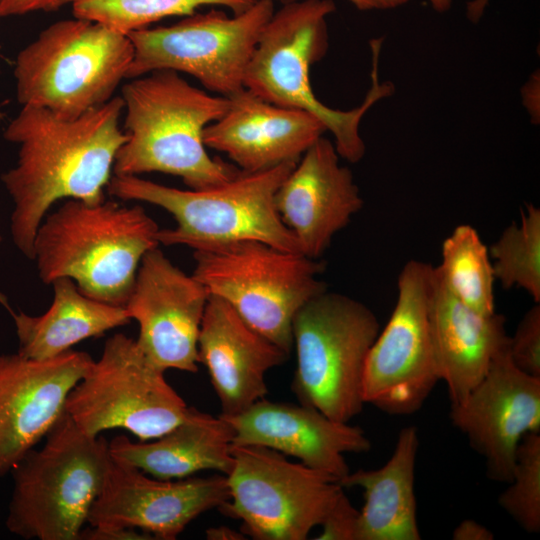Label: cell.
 Returning <instances> with one entry per match:
<instances>
[{"instance_id": "17", "label": "cell", "mask_w": 540, "mask_h": 540, "mask_svg": "<svg viewBox=\"0 0 540 540\" xmlns=\"http://www.w3.org/2000/svg\"><path fill=\"white\" fill-rule=\"evenodd\" d=\"M92 361L73 349L43 360L0 355V477L46 437Z\"/></svg>"}, {"instance_id": "25", "label": "cell", "mask_w": 540, "mask_h": 540, "mask_svg": "<svg viewBox=\"0 0 540 540\" xmlns=\"http://www.w3.org/2000/svg\"><path fill=\"white\" fill-rule=\"evenodd\" d=\"M51 284L53 301L44 314L10 313L18 338L17 353L24 357H56L85 339L102 336L131 321L125 306L86 296L70 278H58Z\"/></svg>"}, {"instance_id": "39", "label": "cell", "mask_w": 540, "mask_h": 540, "mask_svg": "<svg viewBox=\"0 0 540 540\" xmlns=\"http://www.w3.org/2000/svg\"><path fill=\"white\" fill-rule=\"evenodd\" d=\"M2 239L3 238H2V235L0 233V243L2 242ZM0 305L5 307L8 310L9 313L12 311V309H11L9 303H8L7 297L1 291H0Z\"/></svg>"}, {"instance_id": "26", "label": "cell", "mask_w": 540, "mask_h": 540, "mask_svg": "<svg viewBox=\"0 0 540 540\" xmlns=\"http://www.w3.org/2000/svg\"><path fill=\"white\" fill-rule=\"evenodd\" d=\"M437 269L445 286L462 303L484 315L496 312L493 265L474 227L459 225L443 241L442 263Z\"/></svg>"}, {"instance_id": "6", "label": "cell", "mask_w": 540, "mask_h": 540, "mask_svg": "<svg viewBox=\"0 0 540 540\" xmlns=\"http://www.w3.org/2000/svg\"><path fill=\"white\" fill-rule=\"evenodd\" d=\"M11 470L6 528L26 540H79L111 461L109 442L82 432L66 411Z\"/></svg>"}, {"instance_id": "10", "label": "cell", "mask_w": 540, "mask_h": 540, "mask_svg": "<svg viewBox=\"0 0 540 540\" xmlns=\"http://www.w3.org/2000/svg\"><path fill=\"white\" fill-rule=\"evenodd\" d=\"M188 406L136 339L117 333L66 399L65 411L89 436L121 428L140 441L156 439L179 424Z\"/></svg>"}, {"instance_id": "37", "label": "cell", "mask_w": 540, "mask_h": 540, "mask_svg": "<svg viewBox=\"0 0 540 540\" xmlns=\"http://www.w3.org/2000/svg\"><path fill=\"white\" fill-rule=\"evenodd\" d=\"M209 540H244L247 536L242 531H237L227 526L210 527L205 532Z\"/></svg>"}, {"instance_id": "14", "label": "cell", "mask_w": 540, "mask_h": 540, "mask_svg": "<svg viewBox=\"0 0 540 540\" xmlns=\"http://www.w3.org/2000/svg\"><path fill=\"white\" fill-rule=\"evenodd\" d=\"M230 498L227 477L159 479L112 458L87 523L130 528L154 539L174 540L199 515Z\"/></svg>"}, {"instance_id": "38", "label": "cell", "mask_w": 540, "mask_h": 540, "mask_svg": "<svg viewBox=\"0 0 540 540\" xmlns=\"http://www.w3.org/2000/svg\"><path fill=\"white\" fill-rule=\"evenodd\" d=\"M428 2L436 12L443 13L450 9L453 0H428Z\"/></svg>"}, {"instance_id": "20", "label": "cell", "mask_w": 540, "mask_h": 540, "mask_svg": "<svg viewBox=\"0 0 540 540\" xmlns=\"http://www.w3.org/2000/svg\"><path fill=\"white\" fill-rule=\"evenodd\" d=\"M227 98V111L206 126L203 141L206 148L226 154L242 172L298 162L327 131L312 114L269 103L245 88Z\"/></svg>"}, {"instance_id": "13", "label": "cell", "mask_w": 540, "mask_h": 540, "mask_svg": "<svg viewBox=\"0 0 540 540\" xmlns=\"http://www.w3.org/2000/svg\"><path fill=\"white\" fill-rule=\"evenodd\" d=\"M433 270L417 260L404 265L393 312L366 358L363 401L390 415L417 412L439 381L429 327Z\"/></svg>"}, {"instance_id": "12", "label": "cell", "mask_w": 540, "mask_h": 540, "mask_svg": "<svg viewBox=\"0 0 540 540\" xmlns=\"http://www.w3.org/2000/svg\"><path fill=\"white\" fill-rule=\"evenodd\" d=\"M230 498L218 509L256 540H305L344 489L335 477L259 445H234Z\"/></svg>"}, {"instance_id": "2", "label": "cell", "mask_w": 540, "mask_h": 540, "mask_svg": "<svg viewBox=\"0 0 540 540\" xmlns=\"http://www.w3.org/2000/svg\"><path fill=\"white\" fill-rule=\"evenodd\" d=\"M124 132L113 173L159 172L180 177L189 189L224 184L241 171L212 158L203 131L224 115L229 99L190 85L178 72L155 70L123 85Z\"/></svg>"}, {"instance_id": "21", "label": "cell", "mask_w": 540, "mask_h": 540, "mask_svg": "<svg viewBox=\"0 0 540 540\" xmlns=\"http://www.w3.org/2000/svg\"><path fill=\"white\" fill-rule=\"evenodd\" d=\"M288 353L251 328L221 298L210 295L198 338V360L210 376L221 414L248 409L268 393L266 373Z\"/></svg>"}, {"instance_id": "5", "label": "cell", "mask_w": 540, "mask_h": 540, "mask_svg": "<svg viewBox=\"0 0 540 540\" xmlns=\"http://www.w3.org/2000/svg\"><path fill=\"white\" fill-rule=\"evenodd\" d=\"M297 162L246 173L207 189L181 190L139 176L111 177L106 190L122 200H136L161 207L176 221L159 229L164 246L182 245L194 250L216 248L242 241H259L301 253L297 240L280 219L275 194Z\"/></svg>"}, {"instance_id": "34", "label": "cell", "mask_w": 540, "mask_h": 540, "mask_svg": "<svg viewBox=\"0 0 540 540\" xmlns=\"http://www.w3.org/2000/svg\"><path fill=\"white\" fill-rule=\"evenodd\" d=\"M539 74L537 71L533 74L530 79L525 83L521 90V96L523 104L527 111L529 112L531 119L534 123H539L540 118V101H539Z\"/></svg>"}, {"instance_id": "18", "label": "cell", "mask_w": 540, "mask_h": 540, "mask_svg": "<svg viewBox=\"0 0 540 540\" xmlns=\"http://www.w3.org/2000/svg\"><path fill=\"white\" fill-rule=\"evenodd\" d=\"M333 142L321 136L301 156L278 188L276 211L303 255L318 259L334 235L363 207L351 170L342 166Z\"/></svg>"}, {"instance_id": "3", "label": "cell", "mask_w": 540, "mask_h": 540, "mask_svg": "<svg viewBox=\"0 0 540 540\" xmlns=\"http://www.w3.org/2000/svg\"><path fill=\"white\" fill-rule=\"evenodd\" d=\"M159 227L141 206L68 199L39 225L33 259L40 279H72L86 296L125 306Z\"/></svg>"}, {"instance_id": "27", "label": "cell", "mask_w": 540, "mask_h": 540, "mask_svg": "<svg viewBox=\"0 0 540 540\" xmlns=\"http://www.w3.org/2000/svg\"><path fill=\"white\" fill-rule=\"evenodd\" d=\"M258 0H74L73 16L101 23L123 34L149 27L167 17L188 16L202 6L218 5L233 15L243 13Z\"/></svg>"}, {"instance_id": "36", "label": "cell", "mask_w": 540, "mask_h": 540, "mask_svg": "<svg viewBox=\"0 0 540 540\" xmlns=\"http://www.w3.org/2000/svg\"><path fill=\"white\" fill-rule=\"evenodd\" d=\"M360 11L388 10L406 4L410 0H347Z\"/></svg>"}, {"instance_id": "8", "label": "cell", "mask_w": 540, "mask_h": 540, "mask_svg": "<svg viewBox=\"0 0 540 540\" xmlns=\"http://www.w3.org/2000/svg\"><path fill=\"white\" fill-rule=\"evenodd\" d=\"M193 276L227 302L255 331L290 353L292 322L310 299L327 290L325 264L259 241L194 250Z\"/></svg>"}, {"instance_id": "22", "label": "cell", "mask_w": 540, "mask_h": 540, "mask_svg": "<svg viewBox=\"0 0 540 540\" xmlns=\"http://www.w3.org/2000/svg\"><path fill=\"white\" fill-rule=\"evenodd\" d=\"M506 319L481 314L457 299L437 267L429 301V327L438 380L446 384L451 405L462 402L487 373L493 357L509 339Z\"/></svg>"}, {"instance_id": "16", "label": "cell", "mask_w": 540, "mask_h": 540, "mask_svg": "<svg viewBox=\"0 0 540 540\" xmlns=\"http://www.w3.org/2000/svg\"><path fill=\"white\" fill-rule=\"evenodd\" d=\"M449 416L484 458L487 477L508 484L521 439L540 433V378L512 363L507 342L479 384L462 402L451 405Z\"/></svg>"}, {"instance_id": "29", "label": "cell", "mask_w": 540, "mask_h": 540, "mask_svg": "<svg viewBox=\"0 0 540 540\" xmlns=\"http://www.w3.org/2000/svg\"><path fill=\"white\" fill-rule=\"evenodd\" d=\"M498 497L499 506L527 533L540 531V433L521 439L513 476Z\"/></svg>"}, {"instance_id": "24", "label": "cell", "mask_w": 540, "mask_h": 540, "mask_svg": "<svg viewBox=\"0 0 540 540\" xmlns=\"http://www.w3.org/2000/svg\"><path fill=\"white\" fill-rule=\"evenodd\" d=\"M418 430H400L395 449L384 466L349 472L340 485L360 487L365 503L360 511L357 540H420L414 490Z\"/></svg>"}, {"instance_id": "35", "label": "cell", "mask_w": 540, "mask_h": 540, "mask_svg": "<svg viewBox=\"0 0 540 540\" xmlns=\"http://www.w3.org/2000/svg\"><path fill=\"white\" fill-rule=\"evenodd\" d=\"M454 540H492L494 534L486 526L473 519H465L453 530Z\"/></svg>"}, {"instance_id": "15", "label": "cell", "mask_w": 540, "mask_h": 540, "mask_svg": "<svg viewBox=\"0 0 540 540\" xmlns=\"http://www.w3.org/2000/svg\"><path fill=\"white\" fill-rule=\"evenodd\" d=\"M209 296L159 246L144 255L125 309L138 323V346L160 369L197 372L198 338Z\"/></svg>"}, {"instance_id": "9", "label": "cell", "mask_w": 540, "mask_h": 540, "mask_svg": "<svg viewBox=\"0 0 540 540\" xmlns=\"http://www.w3.org/2000/svg\"><path fill=\"white\" fill-rule=\"evenodd\" d=\"M379 332L375 314L349 296L326 290L304 304L292 322L299 403L340 422L357 416L365 404L366 358Z\"/></svg>"}, {"instance_id": "7", "label": "cell", "mask_w": 540, "mask_h": 540, "mask_svg": "<svg viewBox=\"0 0 540 540\" xmlns=\"http://www.w3.org/2000/svg\"><path fill=\"white\" fill-rule=\"evenodd\" d=\"M133 54L127 34L77 17L59 20L17 54V100L77 118L113 97Z\"/></svg>"}, {"instance_id": "11", "label": "cell", "mask_w": 540, "mask_h": 540, "mask_svg": "<svg viewBox=\"0 0 540 540\" xmlns=\"http://www.w3.org/2000/svg\"><path fill=\"white\" fill-rule=\"evenodd\" d=\"M274 2L258 0L243 13L228 16L211 9L172 25L128 34L133 59L127 79L155 70H173L198 80L208 91L230 97L244 88L247 68Z\"/></svg>"}, {"instance_id": "28", "label": "cell", "mask_w": 540, "mask_h": 540, "mask_svg": "<svg viewBox=\"0 0 540 540\" xmlns=\"http://www.w3.org/2000/svg\"><path fill=\"white\" fill-rule=\"evenodd\" d=\"M493 272L503 288L518 286L540 302V209L533 204L521 211V222L511 223L490 247Z\"/></svg>"}, {"instance_id": "40", "label": "cell", "mask_w": 540, "mask_h": 540, "mask_svg": "<svg viewBox=\"0 0 540 540\" xmlns=\"http://www.w3.org/2000/svg\"><path fill=\"white\" fill-rule=\"evenodd\" d=\"M272 2H278L280 3L281 5H285V4H288V3H292V2H296V1H300V0H271Z\"/></svg>"}, {"instance_id": "31", "label": "cell", "mask_w": 540, "mask_h": 540, "mask_svg": "<svg viewBox=\"0 0 540 540\" xmlns=\"http://www.w3.org/2000/svg\"><path fill=\"white\" fill-rule=\"evenodd\" d=\"M360 511L357 510L344 489L338 495L320 526L318 540H357Z\"/></svg>"}, {"instance_id": "19", "label": "cell", "mask_w": 540, "mask_h": 540, "mask_svg": "<svg viewBox=\"0 0 540 540\" xmlns=\"http://www.w3.org/2000/svg\"><path fill=\"white\" fill-rule=\"evenodd\" d=\"M222 416L233 429L234 445L273 449L339 482L350 472L344 455L367 452L371 448L362 428L333 420L301 403L272 402L264 398L239 414Z\"/></svg>"}, {"instance_id": "1", "label": "cell", "mask_w": 540, "mask_h": 540, "mask_svg": "<svg viewBox=\"0 0 540 540\" xmlns=\"http://www.w3.org/2000/svg\"><path fill=\"white\" fill-rule=\"evenodd\" d=\"M123 110L121 96L74 119L26 105L6 127L4 138L18 145V158L1 180L14 204L12 240L28 259L37 229L57 201L105 200L116 154L127 139L119 125Z\"/></svg>"}, {"instance_id": "30", "label": "cell", "mask_w": 540, "mask_h": 540, "mask_svg": "<svg viewBox=\"0 0 540 540\" xmlns=\"http://www.w3.org/2000/svg\"><path fill=\"white\" fill-rule=\"evenodd\" d=\"M508 353L512 363L522 372L540 378V307L530 308L521 319L512 337Z\"/></svg>"}, {"instance_id": "32", "label": "cell", "mask_w": 540, "mask_h": 540, "mask_svg": "<svg viewBox=\"0 0 540 540\" xmlns=\"http://www.w3.org/2000/svg\"><path fill=\"white\" fill-rule=\"evenodd\" d=\"M74 0H0V18L31 12H53Z\"/></svg>"}, {"instance_id": "23", "label": "cell", "mask_w": 540, "mask_h": 540, "mask_svg": "<svg viewBox=\"0 0 540 540\" xmlns=\"http://www.w3.org/2000/svg\"><path fill=\"white\" fill-rule=\"evenodd\" d=\"M234 432L222 416L188 407L182 421L162 436L133 442L124 435L109 442L112 458L159 479H178L203 470L227 476L234 464Z\"/></svg>"}, {"instance_id": "4", "label": "cell", "mask_w": 540, "mask_h": 540, "mask_svg": "<svg viewBox=\"0 0 540 540\" xmlns=\"http://www.w3.org/2000/svg\"><path fill=\"white\" fill-rule=\"evenodd\" d=\"M335 10L332 0H300L281 5L261 33L245 74L244 88L269 103L312 114L333 135L339 156L357 163L366 150L360 135L361 120L374 104L393 94L394 86L379 81L382 41L373 39L372 83L361 105L343 111L326 106L315 96L310 69L327 53V17Z\"/></svg>"}, {"instance_id": "41", "label": "cell", "mask_w": 540, "mask_h": 540, "mask_svg": "<svg viewBox=\"0 0 540 540\" xmlns=\"http://www.w3.org/2000/svg\"><path fill=\"white\" fill-rule=\"evenodd\" d=\"M5 117V114L0 110V121H2Z\"/></svg>"}, {"instance_id": "33", "label": "cell", "mask_w": 540, "mask_h": 540, "mask_svg": "<svg viewBox=\"0 0 540 540\" xmlns=\"http://www.w3.org/2000/svg\"><path fill=\"white\" fill-rule=\"evenodd\" d=\"M142 540L154 539L145 532H139L130 528H100L89 526L83 528L79 535V540Z\"/></svg>"}]
</instances>
